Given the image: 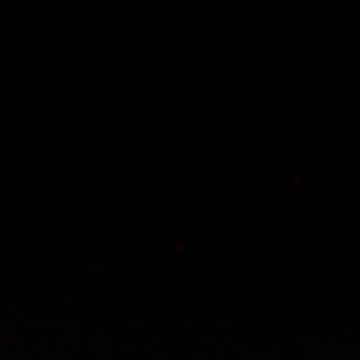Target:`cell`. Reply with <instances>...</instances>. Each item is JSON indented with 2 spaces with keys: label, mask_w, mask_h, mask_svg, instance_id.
<instances>
[]
</instances>
